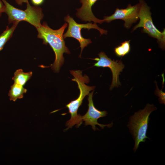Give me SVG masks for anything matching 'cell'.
<instances>
[{"label": "cell", "mask_w": 165, "mask_h": 165, "mask_svg": "<svg viewBox=\"0 0 165 165\" xmlns=\"http://www.w3.org/2000/svg\"><path fill=\"white\" fill-rule=\"evenodd\" d=\"M68 26L65 23L59 29L54 30L50 28L46 22L36 28L38 38L43 40V44H48L53 49L55 55V59L52 64L51 68L55 72H58L64 61L63 54H70L68 49L66 46L63 37L65 29Z\"/></svg>", "instance_id": "cell-1"}, {"label": "cell", "mask_w": 165, "mask_h": 165, "mask_svg": "<svg viewBox=\"0 0 165 165\" xmlns=\"http://www.w3.org/2000/svg\"><path fill=\"white\" fill-rule=\"evenodd\" d=\"M156 109L154 105L147 104L143 109L139 110L130 117L127 126L134 141L133 148L134 152L141 142H144L146 138L149 139L146 135L150 119L149 116L152 112Z\"/></svg>", "instance_id": "cell-2"}, {"label": "cell", "mask_w": 165, "mask_h": 165, "mask_svg": "<svg viewBox=\"0 0 165 165\" xmlns=\"http://www.w3.org/2000/svg\"><path fill=\"white\" fill-rule=\"evenodd\" d=\"M2 1L5 6L4 13L8 16L9 24L25 21L36 28L41 26V21L43 18L44 14L40 7L32 6L28 2L26 3V9L22 10L15 7L6 0Z\"/></svg>", "instance_id": "cell-3"}, {"label": "cell", "mask_w": 165, "mask_h": 165, "mask_svg": "<svg viewBox=\"0 0 165 165\" xmlns=\"http://www.w3.org/2000/svg\"><path fill=\"white\" fill-rule=\"evenodd\" d=\"M70 72L74 77L72 80L77 82L78 88L80 90L79 97L66 105V107L68 108L69 112L71 116L70 119L68 121L71 124H75L79 123L81 119L82 116L77 114L79 108L82 105L85 97L88 95L90 92L94 90L95 86H89L85 84L88 83L90 79L86 75L82 76V71L79 70H72L70 71Z\"/></svg>", "instance_id": "cell-4"}, {"label": "cell", "mask_w": 165, "mask_h": 165, "mask_svg": "<svg viewBox=\"0 0 165 165\" xmlns=\"http://www.w3.org/2000/svg\"><path fill=\"white\" fill-rule=\"evenodd\" d=\"M139 10L138 17L139 23L133 28V30L142 27L143 31L150 36L156 38L160 43L161 47L165 44V31L161 32L158 30L153 24L151 17L150 9L144 0L139 1Z\"/></svg>", "instance_id": "cell-5"}, {"label": "cell", "mask_w": 165, "mask_h": 165, "mask_svg": "<svg viewBox=\"0 0 165 165\" xmlns=\"http://www.w3.org/2000/svg\"><path fill=\"white\" fill-rule=\"evenodd\" d=\"M64 20L68 23V26L66 32L63 35V38L64 39L67 37H72L79 42L81 49L79 57H81L83 49L92 42L90 39L85 38L82 36L81 32L82 29H87L88 30L91 29H95L100 32L101 35H106L107 33V31L98 27L96 23L92 24L89 22L86 24H78L69 14L64 17Z\"/></svg>", "instance_id": "cell-6"}, {"label": "cell", "mask_w": 165, "mask_h": 165, "mask_svg": "<svg viewBox=\"0 0 165 165\" xmlns=\"http://www.w3.org/2000/svg\"><path fill=\"white\" fill-rule=\"evenodd\" d=\"M139 10V3L133 6L129 4L124 9L117 8L113 14L109 16H105L103 20L104 22L107 23L116 19L122 20L125 22V27L129 28L133 23L138 20Z\"/></svg>", "instance_id": "cell-7"}, {"label": "cell", "mask_w": 165, "mask_h": 165, "mask_svg": "<svg viewBox=\"0 0 165 165\" xmlns=\"http://www.w3.org/2000/svg\"><path fill=\"white\" fill-rule=\"evenodd\" d=\"M98 55L99 58H96L94 59L97 61L94 64V66L109 68L112 75V80L110 89L112 90L114 87H118L121 85L119 80V75L120 72L123 71L124 65L121 61L112 60L103 52H100Z\"/></svg>", "instance_id": "cell-8"}, {"label": "cell", "mask_w": 165, "mask_h": 165, "mask_svg": "<svg viewBox=\"0 0 165 165\" xmlns=\"http://www.w3.org/2000/svg\"><path fill=\"white\" fill-rule=\"evenodd\" d=\"M94 91L89 93L87 98L88 101V109L86 113L82 116V119L85 122V126L90 125L94 131L96 129L99 130L96 127V125L100 126L101 129L105 126L111 127L113 126V123L108 124H102L98 123V119L106 116L108 114L105 111H100L96 109L94 106L93 101V95Z\"/></svg>", "instance_id": "cell-9"}, {"label": "cell", "mask_w": 165, "mask_h": 165, "mask_svg": "<svg viewBox=\"0 0 165 165\" xmlns=\"http://www.w3.org/2000/svg\"><path fill=\"white\" fill-rule=\"evenodd\" d=\"M97 0H80L82 4L81 8L76 9V16L82 21L85 22L93 21L94 23L101 24L104 22V20L99 19L93 14L92 7Z\"/></svg>", "instance_id": "cell-10"}, {"label": "cell", "mask_w": 165, "mask_h": 165, "mask_svg": "<svg viewBox=\"0 0 165 165\" xmlns=\"http://www.w3.org/2000/svg\"><path fill=\"white\" fill-rule=\"evenodd\" d=\"M27 90L23 86L14 83L10 86L8 93L10 101H15L17 99H21L24 97V94L26 93Z\"/></svg>", "instance_id": "cell-11"}, {"label": "cell", "mask_w": 165, "mask_h": 165, "mask_svg": "<svg viewBox=\"0 0 165 165\" xmlns=\"http://www.w3.org/2000/svg\"><path fill=\"white\" fill-rule=\"evenodd\" d=\"M32 72H23L21 69L17 70L14 73L12 79L14 82L22 86H24L27 82L30 79L32 76Z\"/></svg>", "instance_id": "cell-12"}, {"label": "cell", "mask_w": 165, "mask_h": 165, "mask_svg": "<svg viewBox=\"0 0 165 165\" xmlns=\"http://www.w3.org/2000/svg\"><path fill=\"white\" fill-rule=\"evenodd\" d=\"M19 22L13 23L11 28L7 26L6 29L0 35V51L3 48L6 42L12 37L13 34Z\"/></svg>", "instance_id": "cell-13"}, {"label": "cell", "mask_w": 165, "mask_h": 165, "mask_svg": "<svg viewBox=\"0 0 165 165\" xmlns=\"http://www.w3.org/2000/svg\"><path fill=\"white\" fill-rule=\"evenodd\" d=\"M130 40L125 41L121 43V45L115 49L116 55L118 57H123L128 54L130 51Z\"/></svg>", "instance_id": "cell-14"}, {"label": "cell", "mask_w": 165, "mask_h": 165, "mask_svg": "<svg viewBox=\"0 0 165 165\" xmlns=\"http://www.w3.org/2000/svg\"><path fill=\"white\" fill-rule=\"evenodd\" d=\"M156 88V90L155 91V94L156 95L159 97V101L161 104H164L165 102V93L159 89L157 86Z\"/></svg>", "instance_id": "cell-15"}, {"label": "cell", "mask_w": 165, "mask_h": 165, "mask_svg": "<svg viewBox=\"0 0 165 165\" xmlns=\"http://www.w3.org/2000/svg\"><path fill=\"white\" fill-rule=\"evenodd\" d=\"M44 0H31L32 3L35 6H38L42 4Z\"/></svg>", "instance_id": "cell-16"}, {"label": "cell", "mask_w": 165, "mask_h": 165, "mask_svg": "<svg viewBox=\"0 0 165 165\" xmlns=\"http://www.w3.org/2000/svg\"><path fill=\"white\" fill-rule=\"evenodd\" d=\"M5 6L2 0H0V16L2 15V13L4 12Z\"/></svg>", "instance_id": "cell-17"}, {"label": "cell", "mask_w": 165, "mask_h": 165, "mask_svg": "<svg viewBox=\"0 0 165 165\" xmlns=\"http://www.w3.org/2000/svg\"><path fill=\"white\" fill-rule=\"evenodd\" d=\"M20 6H21L23 3H27L28 2V0H14Z\"/></svg>", "instance_id": "cell-18"}]
</instances>
